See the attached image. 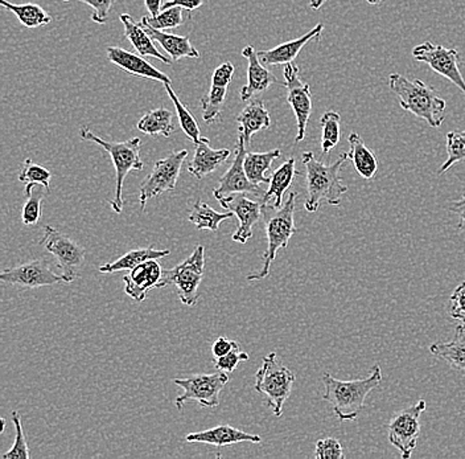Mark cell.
Wrapping results in <instances>:
<instances>
[{
	"mask_svg": "<svg viewBox=\"0 0 465 459\" xmlns=\"http://www.w3.org/2000/svg\"><path fill=\"white\" fill-rule=\"evenodd\" d=\"M349 159L348 153H342L332 165H324L315 158L312 153L307 151L302 155V162L305 167V180H307V197L304 208L310 214H315L322 203L340 205L342 195L348 193L347 185L342 183L341 168Z\"/></svg>",
	"mask_w": 465,
	"mask_h": 459,
	"instance_id": "cell-1",
	"label": "cell"
},
{
	"mask_svg": "<svg viewBox=\"0 0 465 459\" xmlns=\"http://www.w3.org/2000/svg\"><path fill=\"white\" fill-rule=\"evenodd\" d=\"M322 382L325 388L322 400L331 404L337 418L340 421L356 420L360 411L365 406L368 394L382 382V371L376 364L366 379L351 382H342L334 379L330 374H324Z\"/></svg>",
	"mask_w": 465,
	"mask_h": 459,
	"instance_id": "cell-2",
	"label": "cell"
},
{
	"mask_svg": "<svg viewBox=\"0 0 465 459\" xmlns=\"http://www.w3.org/2000/svg\"><path fill=\"white\" fill-rule=\"evenodd\" d=\"M389 86L400 98L403 110L423 119L434 129L443 125L447 103L436 95L432 86L427 85L421 80H409L400 74L389 75Z\"/></svg>",
	"mask_w": 465,
	"mask_h": 459,
	"instance_id": "cell-3",
	"label": "cell"
},
{
	"mask_svg": "<svg viewBox=\"0 0 465 459\" xmlns=\"http://www.w3.org/2000/svg\"><path fill=\"white\" fill-rule=\"evenodd\" d=\"M296 193H291L286 205L276 208L272 205H262V217L266 228L267 249L263 253V266L260 272L247 275L249 281H261L269 277L272 264L279 249L289 246L291 237L298 232L295 226Z\"/></svg>",
	"mask_w": 465,
	"mask_h": 459,
	"instance_id": "cell-4",
	"label": "cell"
},
{
	"mask_svg": "<svg viewBox=\"0 0 465 459\" xmlns=\"http://www.w3.org/2000/svg\"><path fill=\"white\" fill-rule=\"evenodd\" d=\"M84 141L94 142L104 147L112 156L113 165L115 168V195L114 199L110 200L113 211L122 214L124 211V182L130 171H142L144 168L143 161L141 158V139H130L126 142H106L100 136L90 132L87 127H83L80 133Z\"/></svg>",
	"mask_w": 465,
	"mask_h": 459,
	"instance_id": "cell-5",
	"label": "cell"
},
{
	"mask_svg": "<svg viewBox=\"0 0 465 459\" xmlns=\"http://www.w3.org/2000/svg\"><path fill=\"white\" fill-rule=\"evenodd\" d=\"M295 383V374L282 363L276 353L263 357V364L255 374L254 389L266 396L267 405L275 417L283 414L284 403L289 399Z\"/></svg>",
	"mask_w": 465,
	"mask_h": 459,
	"instance_id": "cell-6",
	"label": "cell"
},
{
	"mask_svg": "<svg viewBox=\"0 0 465 459\" xmlns=\"http://www.w3.org/2000/svg\"><path fill=\"white\" fill-rule=\"evenodd\" d=\"M203 267H205V248L199 245L184 263L179 264L167 272H163L162 281L156 289L174 284L182 304L185 306H194L200 298L199 286L203 278Z\"/></svg>",
	"mask_w": 465,
	"mask_h": 459,
	"instance_id": "cell-7",
	"label": "cell"
},
{
	"mask_svg": "<svg viewBox=\"0 0 465 459\" xmlns=\"http://www.w3.org/2000/svg\"><path fill=\"white\" fill-rule=\"evenodd\" d=\"M229 374L220 371L216 374H193L187 379H174L173 383L184 389V394L174 400L179 411L188 401H197L203 408H216L220 405V394L228 384Z\"/></svg>",
	"mask_w": 465,
	"mask_h": 459,
	"instance_id": "cell-8",
	"label": "cell"
},
{
	"mask_svg": "<svg viewBox=\"0 0 465 459\" xmlns=\"http://www.w3.org/2000/svg\"><path fill=\"white\" fill-rule=\"evenodd\" d=\"M40 244L51 254L57 258L58 267L63 272L64 282L71 284L78 277L81 266L85 261L86 251L80 244L73 241L71 237L61 234L54 226L46 225L44 228V237Z\"/></svg>",
	"mask_w": 465,
	"mask_h": 459,
	"instance_id": "cell-9",
	"label": "cell"
},
{
	"mask_svg": "<svg viewBox=\"0 0 465 459\" xmlns=\"http://www.w3.org/2000/svg\"><path fill=\"white\" fill-rule=\"evenodd\" d=\"M187 156V150L173 151L167 158L156 162L150 175L143 180L141 185L139 203H141L142 211H144L148 200L176 188L180 170H182V165Z\"/></svg>",
	"mask_w": 465,
	"mask_h": 459,
	"instance_id": "cell-10",
	"label": "cell"
},
{
	"mask_svg": "<svg viewBox=\"0 0 465 459\" xmlns=\"http://www.w3.org/2000/svg\"><path fill=\"white\" fill-rule=\"evenodd\" d=\"M426 401L420 400L415 405L392 415L389 424V443L400 450L401 457L409 459L417 447L420 434V415L426 411Z\"/></svg>",
	"mask_w": 465,
	"mask_h": 459,
	"instance_id": "cell-11",
	"label": "cell"
},
{
	"mask_svg": "<svg viewBox=\"0 0 465 459\" xmlns=\"http://www.w3.org/2000/svg\"><path fill=\"white\" fill-rule=\"evenodd\" d=\"M412 57L415 61L427 64L435 74L450 80L465 95V80L459 68L460 54L455 48H446L430 42L421 43L412 49Z\"/></svg>",
	"mask_w": 465,
	"mask_h": 459,
	"instance_id": "cell-12",
	"label": "cell"
},
{
	"mask_svg": "<svg viewBox=\"0 0 465 459\" xmlns=\"http://www.w3.org/2000/svg\"><path fill=\"white\" fill-rule=\"evenodd\" d=\"M283 75L284 86L287 89V103L292 109L296 125H298L295 142H302L305 138L308 121L312 113V93L310 85L302 80L299 66L295 63L284 65Z\"/></svg>",
	"mask_w": 465,
	"mask_h": 459,
	"instance_id": "cell-13",
	"label": "cell"
},
{
	"mask_svg": "<svg viewBox=\"0 0 465 459\" xmlns=\"http://www.w3.org/2000/svg\"><path fill=\"white\" fill-rule=\"evenodd\" d=\"M245 139L238 133L237 147H235L234 162L229 170L223 174L220 179V185L213 190L216 199L218 197L229 196L232 194H254L257 196H263L264 191L260 185H255L247 178L245 168H243V161H245Z\"/></svg>",
	"mask_w": 465,
	"mask_h": 459,
	"instance_id": "cell-14",
	"label": "cell"
},
{
	"mask_svg": "<svg viewBox=\"0 0 465 459\" xmlns=\"http://www.w3.org/2000/svg\"><path fill=\"white\" fill-rule=\"evenodd\" d=\"M0 281L27 287V289H37V287L60 284L64 282V278L63 275L56 274L46 261L35 260L3 270L0 273Z\"/></svg>",
	"mask_w": 465,
	"mask_h": 459,
	"instance_id": "cell-15",
	"label": "cell"
},
{
	"mask_svg": "<svg viewBox=\"0 0 465 459\" xmlns=\"http://www.w3.org/2000/svg\"><path fill=\"white\" fill-rule=\"evenodd\" d=\"M217 202L221 207L231 211L240 220V226L232 234V241L240 244H246L247 240L252 237V226L262 217V203L250 200L246 195L232 194L229 196L218 197Z\"/></svg>",
	"mask_w": 465,
	"mask_h": 459,
	"instance_id": "cell-16",
	"label": "cell"
},
{
	"mask_svg": "<svg viewBox=\"0 0 465 459\" xmlns=\"http://www.w3.org/2000/svg\"><path fill=\"white\" fill-rule=\"evenodd\" d=\"M107 60L114 64L122 71L136 77L147 78V80L158 81L162 84H173L171 78L162 71L156 69L153 64L144 60L141 55L131 54L126 49L116 48V46H107Z\"/></svg>",
	"mask_w": 465,
	"mask_h": 459,
	"instance_id": "cell-17",
	"label": "cell"
},
{
	"mask_svg": "<svg viewBox=\"0 0 465 459\" xmlns=\"http://www.w3.org/2000/svg\"><path fill=\"white\" fill-rule=\"evenodd\" d=\"M162 277L163 270L159 261H145L124 275V293L134 301L143 302L147 298V293L153 287H158Z\"/></svg>",
	"mask_w": 465,
	"mask_h": 459,
	"instance_id": "cell-18",
	"label": "cell"
},
{
	"mask_svg": "<svg viewBox=\"0 0 465 459\" xmlns=\"http://www.w3.org/2000/svg\"><path fill=\"white\" fill-rule=\"evenodd\" d=\"M242 56L249 63V66H247V84L241 89L240 97L242 101H250L254 95L266 92L272 84L278 83V80L262 63L254 46H245Z\"/></svg>",
	"mask_w": 465,
	"mask_h": 459,
	"instance_id": "cell-19",
	"label": "cell"
},
{
	"mask_svg": "<svg viewBox=\"0 0 465 459\" xmlns=\"http://www.w3.org/2000/svg\"><path fill=\"white\" fill-rule=\"evenodd\" d=\"M322 31H324V25L319 23L315 28L307 32L303 36L279 45L275 48L260 51L258 56L266 66L287 65V64L293 63V60L298 57L303 46L307 45L308 43L312 42V40H319L322 37Z\"/></svg>",
	"mask_w": 465,
	"mask_h": 459,
	"instance_id": "cell-20",
	"label": "cell"
},
{
	"mask_svg": "<svg viewBox=\"0 0 465 459\" xmlns=\"http://www.w3.org/2000/svg\"><path fill=\"white\" fill-rule=\"evenodd\" d=\"M187 443H202L213 444L216 447H225L229 444L238 443H252L260 444L262 438L258 434H250V433L242 432L232 428L229 425H220L216 428L203 430V432L191 433L185 437Z\"/></svg>",
	"mask_w": 465,
	"mask_h": 459,
	"instance_id": "cell-21",
	"label": "cell"
},
{
	"mask_svg": "<svg viewBox=\"0 0 465 459\" xmlns=\"http://www.w3.org/2000/svg\"><path fill=\"white\" fill-rule=\"evenodd\" d=\"M231 154L229 148L214 150L209 145L208 138H202L199 144H196L193 159L188 165V173L196 179L205 178L209 174L214 173L223 162L228 161Z\"/></svg>",
	"mask_w": 465,
	"mask_h": 459,
	"instance_id": "cell-22",
	"label": "cell"
},
{
	"mask_svg": "<svg viewBox=\"0 0 465 459\" xmlns=\"http://www.w3.org/2000/svg\"><path fill=\"white\" fill-rule=\"evenodd\" d=\"M238 133L245 139L246 146L252 144V135L272 126V118L261 100H250L237 117Z\"/></svg>",
	"mask_w": 465,
	"mask_h": 459,
	"instance_id": "cell-23",
	"label": "cell"
},
{
	"mask_svg": "<svg viewBox=\"0 0 465 459\" xmlns=\"http://www.w3.org/2000/svg\"><path fill=\"white\" fill-rule=\"evenodd\" d=\"M119 19H121L122 25L124 27V36L133 45L138 55L143 57H155V59L162 61L163 64L171 65L173 61L165 57L164 55L160 54L158 48L153 45V40L151 39L148 32L144 30L142 23H136L129 14H122Z\"/></svg>",
	"mask_w": 465,
	"mask_h": 459,
	"instance_id": "cell-24",
	"label": "cell"
},
{
	"mask_svg": "<svg viewBox=\"0 0 465 459\" xmlns=\"http://www.w3.org/2000/svg\"><path fill=\"white\" fill-rule=\"evenodd\" d=\"M141 23L144 30L150 35L151 39L153 42L159 43L173 61L183 59V57L199 59L200 52L192 45L191 39L188 36H177V35L167 34L164 31L155 30L147 23Z\"/></svg>",
	"mask_w": 465,
	"mask_h": 459,
	"instance_id": "cell-25",
	"label": "cell"
},
{
	"mask_svg": "<svg viewBox=\"0 0 465 459\" xmlns=\"http://www.w3.org/2000/svg\"><path fill=\"white\" fill-rule=\"evenodd\" d=\"M349 159L363 179H373L378 171L376 154L366 146L360 134L351 133L348 136Z\"/></svg>",
	"mask_w": 465,
	"mask_h": 459,
	"instance_id": "cell-26",
	"label": "cell"
},
{
	"mask_svg": "<svg viewBox=\"0 0 465 459\" xmlns=\"http://www.w3.org/2000/svg\"><path fill=\"white\" fill-rule=\"evenodd\" d=\"M430 353L438 359L449 363L455 370L465 374V324H459L456 327L452 341L430 345Z\"/></svg>",
	"mask_w": 465,
	"mask_h": 459,
	"instance_id": "cell-27",
	"label": "cell"
},
{
	"mask_svg": "<svg viewBox=\"0 0 465 459\" xmlns=\"http://www.w3.org/2000/svg\"><path fill=\"white\" fill-rule=\"evenodd\" d=\"M296 175H298V171H296L295 159L290 158L272 174L269 190L262 196V205H269L272 200H274L272 205L281 208L284 193L289 190Z\"/></svg>",
	"mask_w": 465,
	"mask_h": 459,
	"instance_id": "cell-28",
	"label": "cell"
},
{
	"mask_svg": "<svg viewBox=\"0 0 465 459\" xmlns=\"http://www.w3.org/2000/svg\"><path fill=\"white\" fill-rule=\"evenodd\" d=\"M171 252L168 249H155L153 246L143 249H134L126 253V254L119 257L114 263L106 264L100 266L101 273H116L124 272V270H133L134 267L141 265L148 260H160V258L167 257Z\"/></svg>",
	"mask_w": 465,
	"mask_h": 459,
	"instance_id": "cell-29",
	"label": "cell"
},
{
	"mask_svg": "<svg viewBox=\"0 0 465 459\" xmlns=\"http://www.w3.org/2000/svg\"><path fill=\"white\" fill-rule=\"evenodd\" d=\"M282 151L279 148L267 151V153H246L243 168H245L247 178L255 185L262 183H270L272 178L266 176L267 171L272 168V162L281 158Z\"/></svg>",
	"mask_w": 465,
	"mask_h": 459,
	"instance_id": "cell-30",
	"label": "cell"
},
{
	"mask_svg": "<svg viewBox=\"0 0 465 459\" xmlns=\"http://www.w3.org/2000/svg\"><path fill=\"white\" fill-rule=\"evenodd\" d=\"M0 5L13 13L19 19V22L27 28L44 27V25H49L52 20L51 15L35 3L14 5V3L7 2V0H0Z\"/></svg>",
	"mask_w": 465,
	"mask_h": 459,
	"instance_id": "cell-31",
	"label": "cell"
},
{
	"mask_svg": "<svg viewBox=\"0 0 465 459\" xmlns=\"http://www.w3.org/2000/svg\"><path fill=\"white\" fill-rule=\"evenodd\" d=\"M138 129L147 135H163L168 138L174 132L173 112L164 107L148 112L138 122Z\"/></svg>",
	"mask_w": 465,
	"mask_h": 459,
	"instance_id": "cell-32",
	"label": "cell"
},
{
	"mask_svg": "<svg viewBox=\"0 0 465 459\" xmlns=\"http://www.w3.org/2000/svg\"><path fill=\"white\" fill-rule=\"evenodd\" d=\"M232 216V212L228 211L226 214H220V212L214 211L211 205L199 200V202L194 203L188 219L189 222L196 225L199 231L208 229V231L216 232L220 224L231 219Z\"/></svg>",
	"mask_w": 465,
	"mask_h": 459,
	"instance_id": "cell-33",
	"label": "cell"
},
{
	"mask_svg": "<svg viewBox=\"0 0 465 459\" xmlns=\"http://www.w3.org/2000/svg\"><path fill=\"white\" fill-rule=\"evenodd\" d=\"M164 89L167 95H170L171 100H173L183 132L185 133V135H187L194 145L199 144L202 136H200V127L199 125H197L196 119L191 115L187 107L183 105L182 101L179 100L171 84H164Z\"/></svg>",
	"mask_w": 465,
	"mask_h": 459,
	"instance_id": "cell-34",
	"label": "cell"
},
{
	"mask_svg": "<svg viewBox=\"0 0 465 459\" xmlns=\"http://www.w3.org/2000/svg\"><path fill=\"white\" fill-rule=\"evenodd\" d=\"M339 113L325 112L320 119V127H322V153L328 154L331 150L339 145L340 138H341V127H340Z\"/></svg>",
	"mask_w": 465,
	"mask_h": 459,
	"instance_id": "cell-35",
	"label": "cell"
},
{
	"mask_svg": "<svg viewBox=\"0 0 465 459\" xmlns=\"http://www.w3.org/2000/svg\"><path fill=\"white\" fill-rule=\"evenodd\" d=\"M51 171L44 168L43 165L34 164L31 159H27L23 165L22 171L19 174V180L27 183L25 185V195L31 193L35 185H44V188H51Z\"/></svg>",
	"mask_w": 465,
	"mask_h": 459,
	"instance_id": "cell-36",
	"label": "cell"
},
{
	"mask_svg": "<svg viewBox=\"0 0 465 459\" xmlns=\"http://www.w3.org/2000/svg\"><path fill=\"white\" fill-rule=\"evenodd\" d=\"M228 88L225 86L211 85V89L202 98L203 118L206 124H212L220 117L223 103H225Z\"/></svg>",
	"mask_w": 465,
	"mask_h": 459,
	"instance_id": "cell-37",
	"label": "cell"
},
{
	"mask_svg": "<svg viewBox=\"0 0 465 459\" xmlns=\"http://www.w3.org/2000/svg\"><path fill=\"white\" fill-rule=\"evenodd\" d=\"M447 161L441 165L439 175L447 173L453 165L465 161V132H450L447 134Z\"/></svg>",
	"mask_w": 465,
	"mask_h": 459,
	"instance_id": "cell-38",
	"label": "cell"
},
{
	"mask_svg": "<svg viewBox=\"0 0 465 459\" xmlns=\"http://www.w3.org/2000/svg\"><path fill=\"white\" fill-rule=\"evenodd\" d=\"M142 22L147 23V25L155 28V30H173V28L180 27V25H183V22H184V20H183V8H165V10H163L159 15L142 17Z\"/></svg>",
	"mask_w": 465,
	"mask_h": 459,
	"instance_id": "cell-39",
	"label": "cell"
},
{
	"mask_svg": "<svg viewBox=\"0 0 465 459\" xmlns=\"http://www.w3.org/2000/svg\"><path fill=\"white\" fill-rule=\"evenodd\" d=\"M44 185H35L31 193L27 195V202L23 205L22 222L25 225L34 226L39 223L42 217V200Z\"/></svg>",
	"mask_w": 465,
	"mask_h": 459,
	"instance_id": "cell-40",
	"label": "cell"
},
{
	"mask_svg": "<svg viewBox=\"0 0 465 459\" xmlns=\"http://www.w3.org/2000/svg\"><path fill=\"white\" fill-rule=\"evenodd\" d=\"M13 423L15 430H16V435H15V443L11 447L10 452L5 453L3 455V459H29V449L27 441H25V432H23L22 417H20L19 412L13 411Z\"/></svg>",
	"mask_w": 465,
	"mask_h": 459,
	"instance_id": "cell-41",
	"label": "cell"
},
{
	"mask_svg": "<svg viewBox=\"0 0 465 459\" xmlns=\"http://www.w3.org/2000/svg\"><path fill=\"white\" fill-rule=\"evenodd\" d=\"M316 459H344L341 444L336 438H322L316 443Z\"/></svg>",
	"mask_w": 465,
	"mask_h": 459,
	"instance_id": "cell-42",
	"label": "cell"
},
{
	"mask_svg": "<svg viewBox=\"0 0 465 459\" xmlns=\"http://www.w3.org/2000/svg\"><path fill=\"white\" fill-rule=\"evenodd\" d=\"M249 360V354L241 353L240 344H235L232 347L231 353L226 354L225 356L217 357L214 359V365L218 371L226 372V374H232L235 371L241 362H246Z\"/></svg>",
	"mask_w": 465,
	"mask_h": 459,
	"instance_id": "cell-43",
	"label": "cell"
},
{
	"mask_svg": "<svg viewBox=\"0 0 465 459\" xmlns=\"http://www.w3.org/2000/svg\"><path fill=\"white\" fill-rule=\"evenodd\" d=\"M61 2H81L93 8L92 20L97 25H104L115 0H61Z\"/></svg>",
	"mask_w": 465,
	"mask_h": 459,
	"instance_id": "cell-44",
	"label": "cell"
},
{
	"mask_svg": "<svg viewBox=\"0 0 465 459\" xmlns=\"http://www.w3.org/2000/svg\"><path fill=\"white\" fill-rule=\"evenodd\" d=\"M450 314L453 319L465 324V281L461 282L450 295Z\"/></svg>",
	"mask_w": 465,
	"mask_h": 459,
	"instance_id": "cell-45",
	"label": "cell"
},
{
	"mask_svg": "<svg viewBox=\"0 0 465 459\" xmlns=\"http://www.w3.org/2000/svg\"><path fill=\"white\" fill-rule=\"evenodd\" d=\"M232 75H234V65L232 63L221 64L212 75V85L228 88L231 85Z\"/></svg>",
	"mask_w": 465,
	"mask_h": 459,
	"instance_id": "cell-46",
	"label": "cell"
},
{
	"mask_svg": "<svg viewBox=\"0 0 465 459\" xmlns=\"http://www.w3.org/2000/svg\"><path fill=\"white\" fill-rule=\"evenodd\" d=\"M235 344H237V342L229 341L225 336H221V338H218L217 341H214L213 344H212V355H213V359L225 356L226 354L231 353Z\"/></svg>",
	"mask_w": 465,
	"mask_h": 459,
	"instance_id": "cell-47",
	"label": "cell"
},
{
	"mask_svg": "<svg viewBox=\"0 0 465 459\" xmlns=\"http://www.w3.org/2000/svg\"><path fill=\"white\" fill-rule=\"evenodd\" d=\"M203 0H168L163 5L162 10L170 7H182L185 11H193L202 7Z\"/></svg>",
	"mask_w": 465,
	"mask_h": 459,
	"instance_id": "cell-48",
	"label": "cell"
},
{
	"mask_svg": "<svg viewBox=\"0 0 465 459\" xmlns=\"http://www.w3.org/2000/svg\"><path fill=\"white\" fill-rule=\"evenodd\" d=\"M450 211L458 215V231L461 232V234H465V193L463 194V199H461L460 202L453 203V205H450Z\"/></svg>",
	"mask_w": 465,
	"mask_h": 459,
	"instance_id": "cell-49",
	"label": "cell"
},
{
	"mask_svg": "<svg viewBox=\"0 0 465 459\" xmlns=\"http://www.w3.org/2000/svg\"><path fill=\"white\" fill-rule=\"evenodd\" d=\"M144 5L150 16H156L159 15L164 3L163 0H144Z\"/></svg>",
	"mask_w": 465,
	"mask_h": 459,
	"instance_id": "cell-50",
	"label": "cell"
},
{
	"mask_svg": "<svg viewBox=\"0 0 465 459\" xmlns=\"http://www.w3.org/2000/svg\"><path fill=\"white\" fill-rule=\"evenodd\" d=\"M325 2H327V0H310V7L312 8V10H320V8L325 5Z\"/></svg>",
	"mask_w": 465,
	"mask_h": 459,
	"instance_id": "cell-51",
	"label": "cell"
},
{
	"mask_svg": "<svg viewBox=\"0 0 465 459\" xmlns=\"http://www.w3.org/2000/svg\"><path fill=\"white\" fill-rule=\"evenodd\" d=\"M366 2H368V5H378L380 3H382L383 0H366Z\"/></svg>",
	"mask_w": 465,
	"mask_h": 459,
	"instance_id": "cell-52",
	"label": "cell"
}]
</instances>
